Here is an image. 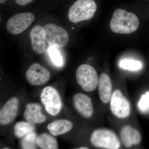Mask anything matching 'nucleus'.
Segmentation results:
<instances>
[{"label": "nucleus", "mask_w": 149, "mask_h": 149, "mask_svg": "<svg viewBox=\"0 0 149 149\" xmlns=\"http://www.w3.org/2000/svg\"><path fill=\"white\" fill-rule=\"evenodd\" d=\"M76 77L78 85L84 91L92 92L98 84L99 78L96 70L89 65H81L76 71Z\"/></svg>", "instance_id": "3"}, {"label": "nucleus", "mask_w": 149, "mask_h": 149, "mask_svg": "<svg viewBox=\"0 0 149 149\" xmlns=\"http://www.w3.org/2000/svg\"><path fill=\"white\" fill-rule=\"evenodd\" d=\"M43 28L45 31L46 41L50 46L63 48L69 41V35L66 30L53 23H47Z\"/></svg>", "instance_id": "5"}, {"label": "nucleus", "mask_w": 149, "mask_h": 149, "mask_svg": "<svg viewBox=\"0 0 149 149\" xmlns=\"http://www.w3.org/2000/svg\"><path fill=\"white\" fill-rule=\"evenodd\" d=\"M32 49L35 53L41 54L45 51L46 48V34L43 27L40 25H35L30 32Z\"/></svg>", "instance_id": "11"}, {"label": "nucleus", "mask_w": 149, "mask_h": 149, "mask_svg": "<svg viewBox=\"0 0 149 149\" xmlns=\"http://www.w3.org/2000/svg\"><path fill=\"white\" fill-rule=\"evenodd\" d=\"M35 129V125L27 121H20L17 122L14 126V134L18 139H22L31 132H34Z\"/></svg>", "instance_id": "18"}, {"label": "nucleus", "mask_w": 149, "mask_h": 149, "mask_svg": "<svg viewBox=\"0 0 149 149\" xmlns=\"http://www.w3.org/2000/svg\"><path fill=\"white\" fill-rule=\"evenodd\" d=\"M33 0H15L17 4L22 6L27 5L28 3L31 2Z\"/></svg>", "instance_id": "23"}, {"label": "nucleus", "mask_w": 149, "mask_h": 149, "mask_svg": "<svg viewBox=\"0 0 149 149\" xmlns=\"http://www.w3.org/2000/svg\"><path fill=\"white\" fill-rule=\"evenodd\" d=\"M138 107L140 111L143 113H147L149 112V91L141 96Z\"/></svg>", "instance_id": "22"}, {"label": "nucleus", "mask_w": 149, "mask_h": 149, "mask_svg": "<svg viewBox=\"0 0 149 149\" xmlns=\"http://www.w3.org/2000/svg\"><path fill=\"white\" fill-rule=\"evenodd\" d=\"M2 149H10L9 148H3Z\"/></svg>", "instance_id": "26"}, {"label": "nucleus", "mask_w": 149, "mask_h": 149, "mask_svg": "<svg viewBox=\"0 0 149 149\" xmlns=\"http://www.w3.org/2000/svg\"><path fill=\"white\" fill-rule=\"evenodd\" d=\"M110 109L113 114L118 118H126L130 114V102L119 90H115L112 94Z\"/></svg>", "instance_id": "8"}, {"label": "nucleus", "mask_w": 149, "mask_h": 149, "mask_svg": "<svg viewBox=\"0 0 149 149\" xmlns=\"http://www.w3.org/2000/svg\"><path fill=\"white\" fill-rule=\"evenodd\" d=\"M75 109L82 116L85 118L92 117L94 113V108L90 97L81 93L74 95L73 99Z\"/></svg>", "instance_id": "12"}, {"label": "nucleus", "mask_w": 149, "mask_h": 149, "mask_svg": "<svg viewBox=\"0 0 149 149\" xmlns=\"http://www.w3.org/2000/svg\"><path fill=\"white\" fill-rule=\"evenodd\" d=\"M139 25V19L136 15L121 9L115 11L109 24L113 32L121 34L133 33Z\"/></svg>", "instance_id": "1"}, {"label": "nucleus", "mask_w": 149, "mask_h": 149, "mask_svg": "<svg viewBox=\"0 0 149 149\" xmlns=\"http://www.w3.org/2000/svg\"><path fill=\"white\" fill-rule=\"evenodd\" d=\"M42 108L38 103H28L25 107L23 116L27 122L35 125L42 123L47 120L45 116L42 113Z\"/></svg>", "instance_id": "13"}, {"label": "nucleus", "mask_w": 149, "mask_h": 149, "mask_svg": "<svg viewBox=\"0 0 149 149\" xmlns=\"http://www.w3.org/2000/svg\"><path fill=\"white\" fill-rule=\"evenodd\" d=\"M41 99L48 113L55 116L59 113L62 103L59 94L54 88L47 86L44 88L41 93Z\"/></svg>", "instance_id": "6"}, {"label": "nucleus", "mask_w": 149, "mask_h": 149, "mask_svg": "<svg viewBox=\"0 0 149 149\" xmlns=\"http://www.w3.org/2000/svg\"><path fill=\"white\" fill-rule=\"evenodd\" d=\"M33 14L22 13L12 17L6 24V28L9 33L18 35L23 32L32 24L35 20Z\"/></svg>", "instance_id": "7"}, {"label": "nucleus", "mask_w": 149, "mask_h": 149, "mask_svg": "<svg viewBox=\"0 0 149 149\" xmlns=\"http://www.w3.org/2000/svg\"><path fill=\"white\" fill-rule=\"evenodd\" d=\"M0 80H1V78H0Z\"/></svg>", "instance_id": "29"}, {"label": "nucleus", "mask_w": 149, "mask_h": 149, "mask_svg": "<svg viewBox=\"0 0 149 149\" xmlns=\"http://www.w3.org/2000/svg\"><path fill=\"white\" fill-rule=\"evenodd\" d=\"M7 0H0V3L3 4L6 2Z\"/></svg>", "instance_id": "24"}, {"label": "nucleus", "mask_w": 149, "mask_h": 149, "mask_svg": "<svg viewBox=\"0 0 149 149\" xmlns=\"http://www.w3.org/2000/svg\"><path fill=\"white\" fill-rule=\"evenodd\" d=\"M0 21H1V18H0Z\"/></svg>", "instance_id": "27"}, {"label": "nucleus", "mask_w": 149, "mask_h": 149, "mask_svg": "<svg viewBox=\"0 0 149 149\" xmlns=\"http://www.w3.org/2000/svg\"><path fill=\"white\" fill-rule=\"evenodd\" d=\"M19 107V101L16 97L8 100L0 111V125L10 123L15 119Z\"/></svg>", "instance_id": "10"}, {"label": "nucleus", "mask_w": 149, "mask_h": 149, "mask_svg": "<svg viewBox=\"0 0 149 149\" xmlns=\"http://www.w3.org/2000/svg\"><path fill=\"white\" fill-rule=\"evenodd\" d=\"M50 75L47 69L38 63L32 65L26 73L27 81L34 86L45 85L49 80Z\"/></svg>", "instance_id": "9"}, {"label": "nucleus", "mask_w": 149, "mask_h": 149, "mask_svg": "<svg viewBox=\"0 0 149 149\" xmlns=\"http://www.w3.org/2000/svg\"><path fill=\"white\" fill-rule=\"evenodd\" d=\"M75 149H89L88 148H86V147H81V148H78Z\"/></svg>", "instance_id": "25"}, {"label": "nucleus", "mask_w": 149, "mask_h": 149, "mask_svg": "<svg viewBox=\"0 0 149 149\" xmlns=\"http://www.w3.org/2000/svg\"><path fill=\"white\" fill-rule=\"evenodd\" d=\"M49 55L54 64L58 67L63 65V59L57 48L50 46L49 49Z\"/></svg>", "instance_id": "21"}, {"label": "nucleus", "mask_w": 149, "mask_h": 149, "mask_svg": "<svg viewBox=\"0 0 149 149\" xmlns=\"http://www.w3.org/2000/svg\"><path fill=\"white\" fill-rule=\"evenodd\" d=\"M97 8L94 0H77L70 8L68 18L74 23L89 20L93 18Z\"/></svg>", "instance_id": "2"}, {"label": "nucleus", "mask_w": 149, "mask_h": 149, "mask_svg": "<svg viewBox=\"0 0 149 149\" xmlns=\"http://www.w3.org/2000/svg\"><path fill=\"white\" fill-rule=\"evenodd\" d=\"M91 143L94 146L107 149H119L120 143L116 134L111 130L97 129L92 133Z\"/></svg>", "instance_id": "4"}, {"label": "nucleus", "mask_w": 149, "mask_h": 149, "mask_svg": "<svg viewBox=\"0 0 149 149\" xmlns=\"http://www.w3.org/2000/svg\"><path fill=\"white\" fill-rule=\"evenodd\" d=\"M73 127L71 121L65 119L56 120L47 125V128L52 135L57 136L69 132Z\"/></svg>", "instance_id": "16"}, {"label": "nucleus", "mask_w": 149, "mask_h": 149, "mask_svg": "<svg viewBox=\"0 0 149 149\" xmlns=\"http://www.w3.org/2000/svg\"><path fill=\"white\" fill-rule=\"evenodd\" d=\"M36 143L41 149H58L56 139L48 133H43L37 136Z\"/></svg>", "instance_id": "17"}, {"label": "nucleus", "mask_w": 149, "mask_h": 149, "mask_svg": "<svg viewBox=\"0 0 149 149\" xmlns=\"http://www.w3.org/2000/svg\"><path fill=\"white\" fill-rule=\"evenodd\" d=\"M98 87L101 101L104 104L108 103L112 94V83L110 77L106 73H102L100 75Z\"/></svg>", "instance_id": "14"}, {"label": "nucleus", "mask_w": 149, "mask_h": 149, "mask_svg": "<svg viewBox=\"0 0 149 149\" xmlns=\"http://www.w3.org/2000/svg\"><path fill=\"white\" fill-rule=\"evenodd\" d=\"M120 137L124 146L130 148L133 145L141 143V136L138 130L130 125L123 127L120 133Z\"/></svg>", "instance_id": "15"}, {"label": "nucleus", "mask_w": 149, "mask_h": 149, "mask_svg": "<svg viewBox=\"0 0 149 149\" xmlns=\"http://www.w3.org/2000/svg\"><path fill=\"white\" fill-rule=\"evenodd\" d=\"M0 111H1V108H0Z\"/></svg>", "instance_id": "28"}, {"label": "nucleus", "mask_w": 149, "mask_h": 149, "mask_svg": "<svg viewBox=\"0 0 149 149\" xmlns=\"http://www.w3.org/2000/svg\"><path fill=\"white\" fill-rule=\"evenodd\" d=\"M119 65L122 69L131 71L139 70L142 67V64L141 62L128 59L122 60L120 62Z\"/></svg>", "instance_id": "20"}, {"label": "nucleus", "mask_w": 149, "mask_h": 149, "mask_svg": "<svg viewBox=\"0 0 149 149\" xmlns=\"http://www.w3.org/2000/svg\"><path fill=\"white\" fill-rule=\"evenodd\" d=\"M37 134L34 132L27 134L22 139L21 147L22 149H37L36 143Z\"/></svg>", "instance_id": "19"}]
</instances>
